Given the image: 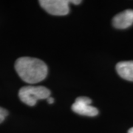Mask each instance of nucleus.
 <instances>
[{
    "label": "nucleus",
    "mask_w": 133,
    "mask_h": 133,
    "mask_svg": "<svg viewBox=\"0 0 133 133\" xmlns=\"http://www.w3.org/2000/svg\"><path fill=\"white\" fill-rule=\"evenodd\" d=\"M133 24V10L128 9L118 14L112 19V24L115 28H128Z\"/></svg>",
    "instance_id": "39448f33"
},
{
    "label": "nucleus",
    "mask_w": 133,
    "mask_h": 133,
    "mask_svg": "<svg viewBox=\"0 0 133 133\" xmlns=\"http://www.w3.org/2000/svg\"><path fill=\"white\" fill-rule=\"evenodd\" d=\"M70 0H42L41 7L48 14L54 16H65L70 12Z\"/></svg>",
    "instance_id": "7ed1b4c3"
},
{
    "label": "nucleus",
    "mask_w": 133,
    "mask_h": 133,
    "mask_svg": "<svg viewBox=\"0 0 133 133\" xmlns=\"http://www.w3.org/2000/svg\"><path fill=\"white\" fill-rule=\"evenodd\" d=\"M50 94V90L43 86H25L19 90V97L24 104L33 107L38 100L48 99Z\"/></svg>",
    "instance_id": "f03ea898"
},
{
    "label": "nucleus",
    "mask_w": 133,
    "mask_h": 133,
    "mask_svg": "<svg viewBox=\"0 0 133 133\" xmlns=\"http://www.w3.org/2000/svg\"><path fill=\"white\" fill-rule=\"evenodd\" d=\"M15 70L22 81L30 84L43 81L48 76L47 64L36 58H19L15 62Z\"/></svg>",
    "instance_id": "f257e3e1"
},
{
    "label": "nucleus",
    "mask_w": 133,
    "mask_h": 133,
    "mask_svg": "<svg viewBox=\"0 0 133 133\" xmlns=\"http://www.w3.org/2000/svg\"><path fill=\"white\" fill-rule=\"evenodd\" d=\"M116 71L122 78L133 81V61L118 62L116 65Z\"/></svg>",
    "instance_id": "423d86ee"
},
{
    "label": "nucleus",
    "mask_w": 133,
    "mask_h": 133,
    "mask_svg": "<svg viewBox=\"0 0 133 133\" xmlns=\"http://www.w3.org/2000/svg\"><path fill=\"white\" fill-rule=\"evenodd\" d=\"M81 1H77V0H70V3H73L75 5H79Z\"/></svg>",
    "instance_id": "1a4fd4ad"
},
{
    "label": "nucleus",
    "mask_w": 133,
    "mask_h": 133,
    "mask_svg": "<svg viewBox=\"0 0 133 133\" xmlns=\"http://www.w3.org/2000/svg\"><path fill=\"white\" fill-rule=\"evenodd\" d=\"M92 100L88 97H78L72 105V110L77 114L94 117L98 114V109L91 106Z\"/></svg>",
    "instance_id": "20e7f679"
},
{
    "label": "nucleus",
    "mask_w": 133,
    "mask_h": 133,
    "mask_svg": "<svg viewBox=\"0 0 133 133\" xmlns=\"http://www.w3.org/2000/svg\"><path fill=\"white\" fill-rule=\"evenodd\" d=\"M128 133H133V127H132V128L129 129Z\"/></svg>",
    "instance_id": "9d476101"
},
{
    "label": "nucleus",
    "mask_w": 133,
    "mask_h": 133,
    "mask_svg": "<svg viewBox=\"0 0 133 133\" xmlns=\"http://www.w3.org/2000/svg\"><path fill=\"white\" fill-rule=\"evenodd\" d=\"M47 100H48V104H53V102H54V99H53V98H52V97H49Z\"/></svg>",
    "instance_id": "6e6552de"
},
{
    "label": "nucleus",
    "mask_w": 133,
    "mask_h": 133,
    "mask_svg": "<svg viewBox=\"0 0 133 133\" xmlns=\"http://www.w3.org/2000/svg\"><path fill=\"white\" fill-rule=\"evenodd\" d=\"M8 115V112L6 109L2 107H0V124L4 121Z\"/></svg>",
    "instance_id": "0eeeda50"
}]
</instances>
